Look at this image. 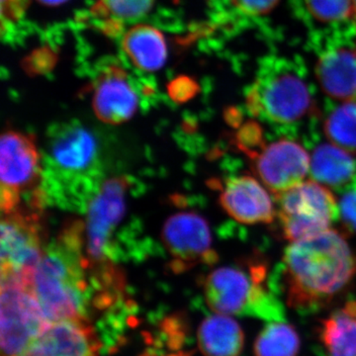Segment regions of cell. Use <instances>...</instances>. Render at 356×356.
Masks as SVG:
<instances>
[{
	"label": "cell",
	"mask_w": 356,
	"mask_h": 356,
	"mask_svg": "<svg viewBox=\"0 0 356 356\" xmlns=\"http://www.w3.org/2000/svg\"><path fill=\"white\" fill-rule=\"evenodd\" d=\"M283 266L288 305L302 313L330 303L348 286L356 269L346 238L332 229L290 243Z\"/></svg>",
	"instance_id": "1"
},
{
	"label": "cell",
	"mask_w": 356,
	"mask_h": 356,
	"mask_svg": "<svg viewBox=\"0 0 356 356\" xmlns=\"http://www.w3.org/2000/svg\"><path fill=\"white\" fill-rule=\"evenodd\" d=\"M83 225L74 222L51 245L33 270L31 285L49 322L88 320V269L91 264L83 254Z\"/></svg>",
	"instance_id": "2"
},
{
	"label": "cell",
	"mask_w": 356,
	"mask_h": 356,
	"mask_svg": "<svg viewBox=\"0 0 356 356\" xmlns=\"http://www.w3.org/2000/svg\"><path fill=\"white\" fill-rule=\"evenodd\" d=\"M92 134L79 124L58 126L49 135L44 159V185L58 202L90 203L99 191L100 161Z\"/></svg>",
	"instance_id": "3"
},
{
	"label": "cell",
	"mask_w": 356,
	"mask_h": 356,
	"mask_svg": "<svg viewBox=\"0 0 356 356\" xmlns=\"http://www.w3.org/2000/svg\"><path fill=\"white\" fill-rule=\"evenodd\" d=\"M267 269L259 261L245 266H222L204 281L206 303L216 314L248 316L283 322L284 309L266 285Z\"/></svg>",
	"instance_id": "4"
},
{
	"label": "cell",
	"mask_w": 356,
	"mask_h": 356,
	"mask_svg": "<svg viewBox=\"0 0 356 356\" xmlns=\"http://www.w3.org/2000/svg\"><path fill=\"white\" fill-rule=\"evenodd\" d=\"M31 275L1 273V356H17L51 325L32 289Z\"/></svg>",
	"instance_id": "5"
},
{
	"label": "cell",
	"mask_w": 356,
	"mask_h": 356,
	"mask_svg": "<svg viewBox=\"0 0 356 356\" xmlns=\"http://www.w3.org/2000/svg\"><path fill=\"white\" fill-rule=\"evenodd\" d=\"M274 197L283 236L291 243L327 231L339 218L332 192L313 180L301 182Z\"/></svg>",
	"instance_id": "6"
},
{
	"label": "cell",
	"mask_w": 356,
	"mask_h": 356,
	"mask_svg": "<svg viewBox=\"0 0 356 356\" xmlns=\"http://www.w3.org/2000/svg\"><path fill=\"white\" fill-rule=\"evenodd\" d=\"M43 168L31 136L6 131L0 139V207L2 215L19 207L24 192L36 191Z\"/></svg>",
	"instance_id": "7"
},
{
	"label": "cell",
	"mask_w": 356,
	"mask_h": 356,
	"mask_svg": "<svg viewBox=\"0 0 356 356\" xmlns=\"http://www.w3.org/2000/svg\"><path fill=\"white\" fill-rule=\"evenodd\" d=\"M247 106L254 116L280 124L294 123L315 110L307 84L289 72L257 81L248 93Z\"/></svg>",
	"instance_id": "8"
},
{
	"label": "cell",
	"mask_w": 356,
	"mask_h": 356,
	"mask_svg": "<svg viewBox=\"0 0 356 356\" xmlns=\"http://www.w3.org/2000/svg\"><path fill=\"white\" fill-rule=\"evenodd\" d=\"M127 189V178H111L88 204L84 245L92 266L111 264V238L125 216Z\"/></svg>",
	"instance_id": "9"
},
{
	"label": "cell",
	"mask_w": 356,
	"mask_h": 356,
	"mask_svg": "<svg viewBox=\"0 0 356 356\" xmlns=\"http://www.w3.org/2000/svg\"><path fill=\"white\" fill-rule=\"evenodd\" d=\"M42 234L39 215L32 211L18 207L2 215L1 273L32 274L44 254Z\"/></svg>",
	"instance_id": "10"
},
{
	"label": "cell",
	"mask_w": 356,
	"mask_h": 356,
	"mask_svg": "<svg viewBox=\"0 0 356 356\" xmlns=\"http://www.w3.org/2000/svg\"><path fill=\"white\" fill-rule=\"evenodd\" d=\"M161 238L172 255L175 271L181 273L199 262L212 264L216 261L209 225L196 213H177L168 218Z\"/></svg>",
	"instance_id": "11"
},
{
	"label": "cell",
	"mask_w": 356,
	"mask_h": 356,
	"mask_svg": "<svg viewBox=\"0 0 356 356\" xmlns=\"http://www.w3.org/2000/svg\"><path fill=\"white\" fill-rule=\"evenodd\" d=\"M252 161L257 177L274 195L301 184L310 172L311 158L306 149L286 139L264 147Z\"/></svg>",
	"instance_id": "12"
},
{
	"label": "cell",
	"mask_w": 356,
	"mask_h": 356,
	"mask_svg": "<svg viewBox=\"0 0 356 356\" xmlns=\"http://www.w3.org/2000/svg\"><path fill=\"white\" fill-rule=\"evenodd\" d=\"M102 343L88 320L51 323L17 356H98Z\"/></svg>",
	"instance_id": "13"
},
{
	"label": "cell",
	"mask_w": 356,
	"mask_h": 356,
	"mask_svg": "<svg viewBox=\"0 0 356 356\" xmlns=\"http://www.w3.org/2000/svg\"><path fill=\"white\" fill-rule=\"evenodd\" d=\"M219 199L227 214L243 224H269L275 218L273 198L266 187L252 175L227 179Z\"/></svg>",
	"instance_id": "14"
},
{
	"label": "cell",
	"mask_w": 356,
	"mask_h": 356,
	"mask_svg": "<svg viewBox=\"0 0 356 356\" xmlns=\"http://www.w3.org/2000/svg\"><path fill=\"white\" fill-rule=\"evenodd\" d=\"M139 98L121 67H107L96 81L92 107L103 123L119 125L135 115Z\"/></svg>",
	"instance_id": "15"
},
{
	"label": "cell",
	"mask_w": 356,
	"mask_h": 356,
	"mask_svg": "<svg viewBox=\"0 0 356 356\" xmlns=\"http://www.w3.org/2000/svg\"><path fill=\"white\" fill-rule=\"evenodd\" d=\"M316 76L325 95L337 100H356V49L327 51L318 58Z\"/></svg>",
	"instance_id": "16"
},
{
	"label": "cell",
	"mask_w": 356,
	"mask_h": 356,
	"mask_svg": "<svg viewBox=\"0 0 356 356\" xmlns=\"http://www.w3.org/2000/svg\"><path fill=\"white\" fill-rule=\"evenodd\" d=\"M310 173L318 184L343 191L356 181V159L343 147L322 144L312 154Z\"/></svg>",
	"instance_id": "17"
},
{
	"label": "cell",
	"mask_w": 356,
	"mask_h": 356,
	"mask_svg": "<svg viewBox=\"0 0 356 356\" xmlns=\"http://www.w3.org/2000/svg\"><path fill=\"white\" fill-rule=\"evenodd\" d=\"M122 49L130 62L142 72L161 70L168 58V47L163 33L147 24L133 26L122 39Z\"/></svg>",
	"instance_id": "18"
},
{
	"label": "cell",
	"mask_w": 356,
	"mask_h": 356,
	"mask_svg": "<svg viewBox=\"0 0 356 356\" xmlns=\"http://www.w3.org/2000/svg\"><path fill=\"white\" fill-rule=\"evenodd\" d=\"M197 341L204 356H238L243 348L245 336L234 318L217 314L201 323Z\"/></svg>",
	"instance_id": "19"
},
{
	"label": "cell",
	"mask_w": 356,
	"mask_h": 356,
	"mask_svg": "<svg viewBox=\"0 0 356 356\" xmlns=\"http://www.w3.org/2000/svg\"><path fill=\"white\" fill-rule=\"evenodd\" d=\"M321 341L327 356H356V301H348L323 321Z\"/></svg>",
	"instance_id": "20"
},
{
	"label": "cell",
	"mask_w": 356,
	"mask_h": 356,
	"mask_svg": "<svg viewBox=\"0 0 356 356\" xmlns=\"http://www.w3.org/2000/svg\"><path fill=\"white\" fill-rule=\"evenodd\" d=\"M300 350L298 332L291 325L271 322L255 339V356H297Z\"/></svg>",
	"instance_id": "21"
},
{
	"label": "cell",
	"mask_w": 356,
	"mask_h": 356,
	"mask_svg": "<svg viewBox=\"0 0 356 356\" xmlns=\"http://www.w3.org/2000/svg\"><path fill=\"white\" fill-rule=\"evenodd\" d=\"M325 135L332 144L356 154V100L334 109L325 119Z\"/></svg>",
	"instance_id": "22"
},
{
	"label": "cell",
	"mask_w": 356,
	"mask_h": 356,
	"mask_svg": "<svg viewBox=\"0 0 356 356\" xmlns=\"http://www.w3.org/2000/svg\"><path fill=\"white\" fill-rule=\"evenodd\" d=\"M306 3L318 22H339L355 15L353 0H306Z\"/></svg>",
	"instance_id": "23"
},
{
	"label": "cell",
	"mask_w": 356,
	"mask_h": 356,
	"mask_svg": "<svg viewBox=\"0 0 356 356\" xmlns=\"http://www.w3.org/2000/svg\"><path fill=\"white\" fill-rule=\"evenodd\" d=\"M156 0H100L103 8L121 20H138L153 8Z\"/></svg>",
	"instance_id": "24"
},
{
	"label": "cell",
	"mask_w": 356,
	"mask_h": 356,
	"mask_svg": "<svg viewBox=\"0 0 356 356\" xmlns=\"http://www.w3.org/2000/svg\"><path fill=\"white\" fill-rule=\"evenodd\" d=\"M236 144L238 149L252 161L266 147L261 126L255 122H248L238 129L236 136Z\"/></svg>",
	"instance_id": "25"
},
{
	"label": "cell",
	"mask_w": 356,
	"mask_h": 356,
	"mask_svg": "<svg viewBox=\"0 0 356 356\" xmlns=\"http://www.w3.org/2000/svg\"><path fill=\"white\" fill-rule=\"evenodd\" d=\"M166 89L170 99L178 104H181L188 102L197 95L199 84L192 77L179 76L173 79Z\"/></svg>",
	"instance_id": "26"
},
{
	"label": "cell",
	"mask_w": 356,
	"mask_h": 356,
	"mask_svg": "<svg viewBox=\"0 0 356 356\" xmlns=\"http://www.w3.org/2000/svg\"><path fill=\"white\" fill-rule=\"evenodd\" d=\"M339 218L346 231L356 234V181L344 189L339 201Z\"/></svg>",
	"instance_id": "27"
},
{
	"label": "cell",
	"mask_w": 356,
	"mask_h": 356,
	"mask_svg": "<svg viewBox=\"0 0 356 356\" xmlns=\"http://www.w3.org/2000/svg\"><path fill=\"white\" fill-rule=\"evenodd\" d=\"M232 2L243 13L259 16L273 11L280 0H232Z\"/></svg>",
	"instance_id": "28"
},
{
	"label": "cell",
	"mask_w": 356,
	"mask_h": 356,
	"mask_svg": "<svg viewBox=\"0 0 356 356\" xmlns=\"http://www.w3.org/2000/svg\"><path fill=\"white\" fill-rule=\"evenodd\" d=\"M26 0H1L2 17L15 20L23 13Z\"/></svg>",
	"instance_id": "29"
},
{
	"label": "cell",
	"mask_w": 356,
	"mask_h": 356,
	"mask_svg": "<svg viewBox=\"0 0 356 356\" xmlns=\"http://www.w3.org/2000/svg\"><path fill=\"white\" fill-rule=\"evenodd\" d=\"M228 116H226L227 120H228L229 123L231 124V125H238L240 124L241 119H242V117L240 116V113H238V111H236V110L234 109H229V111H228Z\"/></svg>",
	"instance_id": "30"
},
{
	"label": "cell",
	"mask_w": 356,
	"mask_h": 356,
	"mask_svg": "<svg viewBox=\"0 0 356 356\" xmlns=\"http://www.w3.org/2000/svg\"><path fill=\"white\" fill-rule=\"evenodd\" d=\"M40 3L43 4L44 6L56 7L62 6L69 0H37Z\"/></svg>",
	"instance_id": "31"
},
{
	"label": "cell",
	"mask_w": 356,
	"mask_h": 356,
	"mask_svg": "<svg viewBox=\"0 0 356 356\" xmlns=\"http://www.w3.org/2000/svg\"><path fill=\"white\" fill-rule=\"evenodd\" d=\"M168 356H189L188 355H185V353H177V355H168Z\"/></svg>",
	"instance_id": "32"
},
{
	"label": "cell",
	"mask_w": 356,
	"mask_h": 356,
	"mask_svg": "<svg viewBox=\"0 0 356 356\" xmlns=\"http://www.w3.org/2000/svg\"><path fill=\"white\" fill-rule=\"evenodd\" d=\"M353 4H355V16H356V0H353Z\"/></svg>",
	"instance_id": "33"
}]
</instances>
